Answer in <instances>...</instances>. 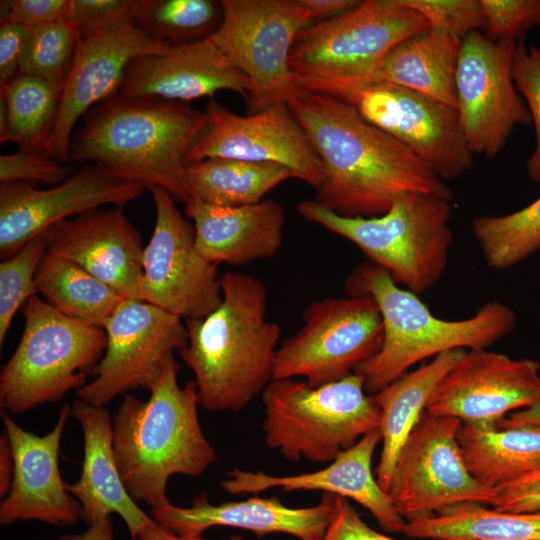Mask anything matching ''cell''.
<instances>
[{"mask_svg": "<svg viewBox=\"0 0 540 540\" xmlns=\"http://www.w3.org/2000/svg\"><path fill=\"white\" fill-rule=\"evenodd\" d=\"M288 107L322 163L315 200L335 213L380 216L406 192L453 200L449 187L417 155L347 102L307 92Z\"/></svg>", "mask_w": 540, "mask_h": 540, "instance_id": "obj_1", "label": "cell"}, {"mask_svg": "<svg viewBox=\"0 0 540 540\" xmlns=\"http://www.w3.org/2000/svg\"><path fill=\"white\" fill-rule=\"evenodd\" d=\"M207 116L188 103L120 93L90 108L74 130L69 160L190 199L185 156Z\"/></svg>", "mask_w": 540, "mask_h": 540, "instance_id": "obj_2", "label": "cell"}, {"mask_svg": "<svg viewBox=\"0 0 540 540\" xmlns=\"http://www.w3.org/2000/svg\"><path fill=\"white\" fill-rule=\"evenodd\" d=\"M220 285L218 308L185 320L188 341L178 353L195 376L200 407L237 412L273 380L281 328L266 319L261 279L229 271L220 276Z\"/></svg>", "mask_w": 540, "mask_h": 540, "instance_id": "obj_3", "label": "cell"}, {"mask_svg": "<svg viewBox=\"0 0 540 540\" xmlns=\"http://www.w3.org/2000/svg\"><path fill=\"white\" fill-rule=\"evenodd\" d=\"M179 362L171 359L143 401L124 395L112 417L113 450L122 481L136 502L151 509L168 505L172 475L197 477L217 460L198 416L194 381L180 387Z\"/></svg>", "mask_w": 540, "mask_h": 540, "instance_id": "obj_4", "label": "cell"}, {"mask_svg": "<svg viewBox=\"0 0 540 540\" xmlns=\"http://www.w3.org/2000/svg\"><path fill=\"white\" fill-rule=\"evenodd\" d=\"M345 289L348 295L371 296L381 314V348L354 371L373 395L424 359L449 350L487 348L516 326L513 309L497 300L486 302L469 318L441 319L418 295L399 287L386 270L369 261L352 270Z\"/></svg>", "mask_w": 540, "mask_h": 540, "instance_id": "obj_5", "label": "cell"}, {"mask_svg": "<svg viewBox=\"0 0 540 540\" xmlns=\"http://www.w3.org/2000/svg\"><path fill=\"white\" fill-rule=\"evenodd\" d=\"M297 210L305 220L354 243L369 262L416 295L435 286L447 268L453 243L450 200L406 192L375 217L341 216L316 200L299 202Z\"/></svg>", "mask_w": 540, "mask_h": 540, "instance_id": "obj_6", "label": "cell"}, {"mask_svg": "<svg viewBox=\"0 0 540 540\" xmlns=\"http://www.w3.org/2000/svg\"><path fill=\"white\" fill-rule=\"evenodd\" d=\"M427 28L425 17L403 0L360 1L302 30L290 52V68L304 90L342 100L374 82L393 46Z\"/></svg>", "mask_w": 540, "mask_h": 540, "instance_id": "obj_7", "label": "cell"}, {"mask_svg": "<svg viewBox=\"0 0 540 540\" xmlns=\"http://www.w3.org/2000/svg\"><path fill=\"white\" fill-rule=\"evenodd\" d=\"M261 398L264 441L290 461L329 464L380 428V410L356 372L315 387L305 380L273 379Z\"/></svg>", "mask_w": 540, "mask_h": 540, "instance_id": "obj_8", "label": "cell"}, {"mask_svg": "<svg viewBox=\"0 0 540 540\" xmlns=\"http://www.w3.org/2000/svg\"><path fill=\"white\" fill-rule=\"evenodd\" d=\"M21 309L24 330L0 373V408L10 414L80 390L94 376L107 346L103 328L62 314L38 295Z\"/></svg>", "mask_w": 540, "mask_h": 540, "instance_id": "obj_9", "label": "cell"}, {"mask_svg": "<svg viewBox=\"0 0 540 540\" xmlns=\"http://www.w3.org/2000/svg\"><path fill=\"white\" fill-rule=\"evenodd\" d=\"M223 17L212 35L250 81V114L289 105L308 91L298 85L289 57L297 35L313 25L300 0H221Z\"/></svg>", "mask_w": 540, "mask_h": 540, "instance_id": "obj_10", "label": "cell"}, {"mask_svg": "<svg viewBox=\"0 0 540 540\" xmlns=\"http://www.w3.org/2000/svg\"><path fill=\"white\" fill-rule=\"evenodd\" d=\"M302 320L277 349L273 379L303 377L313 387L339 381L375 355L383 342L381 314L369 295L315 300Z\"/></svg>", "mask_w": 540, "mask_h": 540, "instance_id": "obj_11", "label": "cell"}, {"mask_svg": "<svg viewBox=\"0 0 540 540\" xmlns=\"http://www.w3.org/2000/svg\"><path fill=\"white\" fill-rule=\"evenodd\" d=\"M460 419L425 410L403 444L387 494L410 521L466 502L492 505L495 489L469 472L457 434Z\"/></svg>", "mask_w": 540, "mask_h": 540, "instance_id": "obj_12", "label": "cell"}, {"mask_svg": "<svg viewBox=\"0 0 540 540\" xmlns=\"http://www.w3.org/2000/svg\"><path fill=\"white\" fill-rule=\"evenodd\" d=\"M149 191L156 217L142 253L139 298L184 320L206 317L222 302L216 265L197 251L194 226L171 194L161 187Z\"/></svg>", "mask_w": 540, "mask_h": 540, "instance_id": "obj_13", "label": "cell"}, {"mask_svg": "<svg viewBox=\"0 0 540 540\" xmlns=\"http://www.w3.org/2000/svg\"><path fill=\"white\" fill-rule=\"evenodd\" d=\"M518 41H492L481 31L466 36L459 51L456 109L470 151L496 157L518 125L531 124L527 105L512 78Z\"/></svg>", "mask_w": 540, "mask_h": 540, "instance_id": "obj_14", "label": "cell"}, {"mask_svg": "<svg viewBox=\"0 0 540 540\" xmlns=\"http://www.w3.org/2000/svg\"><path fill=\"white\" fill-rule=\"evenodd\" d=\"M104 330L107 346L94 379L76 392L98 406L139 388L149 390L188 341L181 318L137 298H124Z\"/></svg>", "mask_w": 540, "mask_h": 540, "instance_id": "obj_15", "label": "cell"}, {"mask_svg": "<svg viewBox=\"0 0 540 540\" xmlns=\"http://www.w3.org/2000/svg\"><path fill=\"white\" fill-rule=\"evenodd\" d=\"M342 100L408 147L444 182L473 166L456 108L384 82L365 85Z\"/></svg>", "mask_w": 540, "mask_h": 540, "instance_id": "obj_16", "label": "cell"}, {"mask_svg": "<svg viewBox=\"0 0 540 540\" xmlns=\"http://www.w3.org/2000/svg\"><path fill=\"white\" fill-rule=\"evenodd\" d=\"M204 111L206 124L189 148L186 164L207 158L275 163L315 190L322 184L321 160L288 105L243 116L210 99Z\"/></svg>", "mask_w": 540, "mask_h": 540, "instance_id": "obj_17", "label": "cell"}, {"mask_svg": "<svg viewBox=\"0 0 540 540\" xmlns=\"http://www.w3.org/2000/svg\"><path fill=\"white\" fill-rule=\"evenodd\" d=\"M540 402V364L484 349L466 353L439 381L426 410L476 428H495L516 409Z\"/></svg>", "mask_w": 540, "mask_h": 540, "instance_id": "obj_18", "label": "cell"}, {"mask_svg": "<svg viewBox=\"0 0 540 540\" xmlns=\"http://www.w3.org/2000/svg\"><path fill=\"white\" fill-rule=\"evenodd\" d=\"M29 182L0 183V255L13 256L28 241L64 219L102 205L124 206L146 187L84 164L63 182L39 189Z\"/></svg>", "mask_w": 540, "mask_h": 540, "instance_id": "obj_19", "label": "cell"}, {"mask_svg": "<svg viewBox=\"0 0 540 540\" xmlns=\"http://www.w3.org/2000/svg\"><path fill=\"white\" fill-rule=\"evenodd\" d=\"M71 405L63 404L54 427L39 436L23 429L7 411H1L14 456L10 490L0 503V524L38 520L57 526L75 525L81 506L66 490L59 469L61 439Z\"/></svg>", "mask_w": 540, "mask_h": 540, "instance_id": "obj_20", "label": "cell"}, {"mask_svg": "<svg viewBox=\"0 0 540 540\" xmlns=\"http://www.w3.org/2000/svg\"><path fill=\"white\" fill-rule=\"evenodd\" d=\"M169 49L134 27L100 37H77L58 118L44 153L62 164L70 163L69 147L76 125L94 105L119 93L128 63Z\"/></svg>", "mask_w": 540, "mask_h": 540, "instance_id": "obj_21", "label": "cell"}, {"mask_svg": "<svg viewBox=\"0 0 540 540\" xmlns=\"http://www.w3.org/2000/svg\"><path fill=\"white\" fill-rule=\"evenodd\" d=\"M42 234L48 242L47 253L78 264L125 298L140 299L144 247L123 206L85 211Z\"/></svg>", "mask_w": 540, "mask_h": 540, "instance_id": "obj_22", "label": "cell"}, {"mask_svg": "<svg viewBox=\"0 0 540 540\" xmlns=\"http://www.w3.org/2000/svg\"><path fill=\"white\" fill-rule=\"evenodd\" d=\"M381 441L380 429L371 431L341 452L325 468L309 473L273 476L234 468L220 486L232 495H258L272 488L285 491L321 490L356 501L372 514L385 532L403 533L406 520L380 487L371 468L374 451Z\"/></svg>", "mask_w": 540, "mask_h": 540, "instance_id": "obj_23", "label": "cell"}, {"mask_svg": "<svg viewBox=\"0 0 540 540\" xmlns=\"http://www.w3.org/2000/svg\"><path fill=\"white\" fill-rule=\"evenodd\" d=\"M221 90L238 93L247 101L250 81L210 36L171 46L164 54L132 59L125 69L119 93L188 103L202 97L214 99Z\"/></svg>", "mask_w": 540, "mask_h": 540, "instance_id": "obj_24", "label": "cell"}, {"mask_svg": "<svg viewBox=\"0 0 540 540\" xmlns=\"http://www.w3.org/2000/svg\"><path fill=\"white\" fill-rule=\"evenodd\" d=\"M335 496L324 492L314 506L291 508L277 497H250L242 501L211 504L206 494L194 498L190 507L172 503L151 509V517L179 534H199L214 526H228L254 532L258 537L286 533L300 540H319L335 508Z\"/></svg>", "mask_w": 540, "mask_h": 540, "instance_id": "obj_25", "label": "cell"}, {"mask_svg": "<svg viewBox=\"0 0 540 540\" xmlns=\"http://www.w3.org/2000/svg\"><path fill=\"white\" fill-rule=\"evenodd\" d=\"M71 416L82 429L84 458L79 479L65 487L79 502L81 519L91 526L118 514L136 540L153 518L136 504L122 481L114 456L110 412L106 406L78 398L71 405Z\"/></svg>", "mask_w": 540, "mask_h": 540, "instance_id": "obj_26", "label": "cell"}, {"mask_svg": "<svg viewBox=\"0 0 540 540\" xmlns=\"http://www.w3.org/2000/svg\"><path fill=\"white\" fill-rule=\"evenodd\" d=\"M184 211L194 223L197 251L212 264L245 265L282 246L285 213L277 201L225 207L189 199Z\"/></svg>", "mask_w": 540, "mask_h": 540, "instance_id": "obj_27", "label": "cell"}, {"mask_svg": "<svg viewBox=\"0 0 540 540\" xmlns=\"http://www.w3.org/2000/svg\"><path fill=\"white\" fill-rule=\"evenodd\" d=\"M466 351L442 352L373 395L381 413L379 429L382 435L376 480L386 493L399 452L426 410L432 392Z\"/></svg>", "mask_w": 540, "mask_h": 540, "instance_id": "obj_28", "label": "cell"}, {"mask_svg": "<svg viewBox=\"0 0 540 540\" xmlns=\"http://www.w3.org/2000/svg\"><path fill=\"white\" fill-rule=\"evenodd\" d=\"M461 42L429 27L393 46L383 57L374 82L401 86L456 108L455 76Z\"/></svg>", "mask_w": 540, "mask_h": 540, "instance_id": "obj_29", "label": "cell"}, {"mask_svg": "<svg viewBox=\"0 0 540 540\" xmlns=\"http://www.w3.org/2000/svg\"><path fill=\"white\" fill-rule=\"evenodd\" d=\"M457 439L469 472L485 487L496 489L540 470V425L462 424Z\"/></svg>", "mask_w": 540, "mask_h": 540, "instance_id": "obj_30", "label": "cell"}, {"mask_svg": "<svg viewBox=\"0 0 540 540\" xmlns=\"http://www.w3.org/2000/svg\"><path fill=\"white\" fill-rule=\"evenodd\" d=\"M403 534L433 540H540V510L510 513L460 503L406 521Z\"/></svg>", "mask_w": 540, "mask_h": 540, "instance_id": "obj_31", "label": "cell"}, {"mask_svg": "<svg viewBox=\"0 0 540 540\" xmlns=\"http://www.w3.org/2000/svg\"><path fill=\"white\" fill-rule=\"evenodd\" d=\"M296 179L287 167L227 158L186 164L190 199L225 207L257 204L274 187Z\"/></svg>", "mask_w": 540, "mask_h": 540, "instance_id": "obj_32", "label": "cell"}, {"mask_svg": "<svg viewBox=\"0 0 540 540\" xmlns=\"http://www.w3.org/2000/svg\"><path fill=\"white\" fill-rule=\"evenodd\" d=\"M63 85L19 72L0 87V142L43 152L58 118Z\"/></svg>", "mask_w": 540, "mask_h": 540, "instance_id": "obj_33", "label": "cell"}, {"mask_svg": "<svg viewBox=\"0 0 540 540\" xmlns=\"http://www.w3.org/2000/svg\"><path fill=\"white\" fill-rule=\"evenodd\" d=\"M37 293L62 314L105 327L125 298L78 264L46 253L34 279Z\"/></svg>", "mask_w": 540, "mask_h": 540, "instance_id": "obj_34", "label": "cell"}, {"mask_svg": "<svg viewBox=\"0 0 540 540\" xmlns=\"http://www.w3.org/2000/svg\"><path fill=\"white\" fill-rule=\"evenodd\" d=\"M222 17L221 1L141 0L133 27L171 47L212 36Z\"/></svg>", "mask_w": 540, "mask_h": 540, "instance_id": "obj_35", "label": "cell"}, {"mask_svg": "<svg viewBox=\"0 0 540 540\" xmlns=\"http://www.w3.org/2000/svg\"><path fill=\"white\" fill-rule=\"evenodd\" d=\"M472 233L490 268L506 270L519 264L540 249V197L506 215L476 217Z\"/></svg>", "mask_w": 540, "mask_h": 540, "instance_id": "obj_36", "label": "cell"}, {"mask_svg": "<svg viewBox=\"0 0 540 540\" xmlns=\"http://www.w3.org/2000/svg\"><path fill=\"white\" fill-rule=\"evenodd\" d=\"M47 250V239L40 234L0 263V346L16 312L29 298L38 294L34 279Z\"/></svg>", "mask_w": 540, "mask_h": 540, "instance_id": "obj_37", "label": "cell"}, {"mask_svg": "<svg viewBox=\"0 0 540 540\" xmlns=\"http://www.w3.org/2000/svg\"><path fill=\"white\" fill-rule=\"evenodd\" d=\"M76 43V30L67 19L34 28L19 72L64 85Z\"/></svg>", "mask_w": 540, "mask_h": 540, "instance_id": "obj_38", "label": "cell"}, {"mask_svg": "<svg viewBox=\"0 0 540 540\" xmlns=\"http://www.w3.org/2000/svg\"><path fill=\"white\" fill-rule=\"evenodd\" d=\"M141 0H70L67 20L77 37L86 39L113 34L129 27Z\"/></svg>", "mask_w": 540, "mask_h": 540, "instance_id": "obj_39", "label": "cell"}, {"mask_svg": "<svg viewBox=\"0 0 540 540\" xmlns=\"http://www.w3.org/2000/svg\"><path fill=\"white\" fill-rule=\"evenodd\" d=\"M512 78L523 97L535 129V146L526 162V172L531 180L540 184V49L517 43L513 61Z\"/></svg>", "mask_w": 540, "mask_h": 540, "instance_id": "obj_40", "label": "cell"}, {"mask_svg": "<svg viewBox=\"0 0 540 540\" xmlns=\"http://www.w3.org/2000/svg\"><path fill=\"white\" fill-rule=\"evenodd\" d=\"M482 33L492 41H523L527 31L539 25L540 0H480Z\"/></svg>", "mask_w": 540, "mask_h": 540, "instance_id": "obj_41", "label": "cell"}, {"mask_svg": "<svg viewBox=\"0 0 540 540\" xmlns=\"http://www.w3.org/2000/svg\"><path fill=\"white\" fill-rule=\"evenodd\" d=\"M428 21L429 27L461 40L484 26L480 0H403Z\"/></svg>", "mask_w": 540, "mask_h": 540, "instance_id": "obj_42", "label": "cell"}, {"mask_svg": "<svg viewBox=\"0 0 540 540\" xmlns=\"http://www.w3.org/2000/svg\"><path fill=\"white\" fill-rule=\"evenodd\" d=\"M73 172L70 165L62 164L43 152L19 149L0 157L1 182H29L58 185Z\"/></svg>", "mask_w": 540, "mask_h": 540, "instance_id": "obj_43", "label": "cell"}, {"mask_svg": "<svg viewBox=\"0 0 540 540\" xmlns=\"http://www.w3.org/2000/svg\"><path fill=\"white\" fill-rule=\"evenodd\" d=\"M70 0L1 1V19L6 18L31 28L67 19Z\"/></svg>", "mask_w": 540, "mask_h": 540, "instance_id": "obj_44", "label": "cell"}, {"mask_svg": "<svg viewBox=\"0 0 540 540\" xmlns=\"http://www.w3.org/2000/svg\"><path fill=\"white\" fill-rule=\"evenodd\" d=\"M319 540H397L367 525L347 498L335 496L332 519Z\"/></svg>", "mask_w": 540, "mask_h": 540, "instance_id": "obj_45", "label": "cell"}, {"mask_svg": "<svg viewBox=\"0 0 540 540\" xmlns=\"http://www.w3.org/2000/svg\"><path fill=\"white\" fill-rule=\"evenodd\" d=\"M34 28L2 18L0 24V87L20 71V64Z\"/></svg>", "mask_w": 540, "mask_h": 540, "instance_id": "obj_46", "label": "cell"}, {"mask_svg": "<svg viewBox=\"0 0 540 540\" xmlns=\"http://www.w3.org/2000/svg\"><path fill=\"white\" fill-rule=\"evenodd\" d=\"M493 508L510 513L540 510V470L495 489Z\"/></svg>", "mask_w": 540, "mask_h": 540, "instance_id": "obj_47", "label": "cell"}, {"mask_svg": "<svg viewBox=\"0 0 540 540\" xmlns=\"http://www.w3.org/2000/svg\"><path fill=\"white\" fill-rule=\"evenodd\" d=\"M356 0H300L313 23H320L344 14L359 4Z\"/></svg>", "mask_w": 540, "mask_h": 540, "instance_id": "obj_48", "label": "cell"}, {"mask_svg": "<svg viewBox=\"0 0 540 540\" xmlns=\"http://www.w3.org/2000/svg\"><path fill=\"white\" fill-rule=\"evenodd\" d=\"M14 456L7 433L3 430L0 436V497L8 494L14 475Z\"/></svg>", "mask_w": 540, "mask_h": 540, "instance_id": "obj_49", "label": "cell"}, {"mask_svg": "<svg viewBox=\"0 0 540 540\" xmlns=\"http://www.w3.org/2000/svg\"><path fill=\"white\" fill-rule=\"evenodd\" d=\"M139 540H207L199 534L179 535L154 519L147 523L138 534ZM226 540H245L241 537H231Z\"/></svg>", "mask_w": 540, "mask_h": 540, "instance_id": "obj_50", "label": "cell"}, {"mask_svg": "<svg viewBox=\"0 0 540 540\" xmlns=\"http://www.w3.org/2000/svg\"><path fill=\"white\" fill-rule=\"evenodd\" d=\"M527 425H540V402L530 408L511 413L500 420L497 428H513Z\"/></svg>", "mask_w": 540, "mask_h": 540, "instance_id": "obj_51", "label": "cell"}, {"mask_svg": "<svg viewBox=\"0 0 540 540\" xmlns=\"http://www.w3.org/2000/svg\"><path fill=\"white\" fill-rule=\"evenodd\" d=\"M57 540H114L113 526L111 519L108 518L88 528L78 534H66Z\"/></svg>", "mask_w": 540, "mask_h": 540, "instance_id": "obj_52", "label": "cell"}, {"mask_svg": "<svg viewBox=\"0 0 540 540\" xmlns=\"http://www.w3.org/2000/svg\"><path fill=\"white\" fill-rule=\"evenodd\" d=\"M539 25H540V18H539Z\"/></svg>", "mask_w": 540, "mask_h": 540, "instance_id": "obj_53", "label": "cell"}]
</instances>
